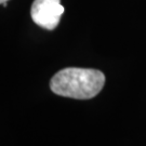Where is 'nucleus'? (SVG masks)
<instances>
[{
  "instance_id": "obj_2",
  "label": "nucleus",
  "mask_w": 146,
  "mask_h": 146,
  "mask_svg": "<svg viewBox=\"0 0 146 146\" xmlns=\"http://www.w3.org/2000/svg\"><path fill=\"white\" fill-rule=\"evenodd\" d=\"M63 13L64 7L61 5V0H34L31 8L33 21L48 31L58 26Z\"/></svg>"
},
{
  "instance_id": "obj_1",
  "label": "nucleus",
  "mask_w": 146,
  "mask_h": 146,
  "mask_svg": "<svg viewBox=\"0 0 146 146\" xmlns=\"http://www.w3.org/2000/svg\"><path fill=\"white\" fill-rule=\"evenodd\" d=\"M105 84V75L92 68L67 67L55 74L50 88L58 95L76 100H89L96 96Z\"/></svg>"
},
{
  "instance_id": "obj_3",
  "label": "nucleus",
  "mask_w": 146,
  "mask_h": 146,
  "mask_svg": "<svg viewBox=\"0 0 146 146\" xmlns=\"http://www.w3.org/2000/svg\"><path fill=\"white\" fill-rule=\"evenodd\" d=\"M8 0H0V3H3V2H7Z\"/></svg>"
}]
</instances>
